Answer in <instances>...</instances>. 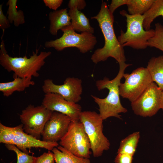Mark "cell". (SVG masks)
Instances as JSON below:
<instances>
[{
  "label": "cell",
  "instance_id": "cell-15",
  "mask_svg": "<svg viewBox=\"0 0 163 163\" xmlns=\"http://www.w3.org/2000/svg\"><path fill=\"white\" fill-rule=\"evenodd\" d=\"M49 19L50 21L49 32L53 35H56L59 29L71 25V18L66 8L50 12Z\"/></svg>",
  "mask_w": 163,
  "mask_h": 163
},
{
  "label": "cell",
  "instance_id": "cell-31",
  "mask_svg": "<svg viewBox=\"0 0 163 163\" xmlns=\"http://www.w3.org/2000/svg\"><path fill=\"white\" fill-rule=\"evenodd\" d=\"M45 5L50 9L56 11L60 6L63 1L62 0H43Z\"/></svg>",
  "mask_w": 163,
  "mask_h": 163
},
{
  "label": "cell",
  "instance_id": "cell-5",
  "mask_svg": "<svg viewBox=\"0 0 163 163\" xmlns=\"http://www.w3.org/2000/svg\"><path fill=\"white\" fill-rule=\"evenodd\" d=\"M0 142L15 145L22 151L28 154L27 150L32 148H41L52 151L59 145L57 142H49L37 139L26 133L21 124L14 127L5 126L0 123Z\"/></svg>",
  "mask_w": 163,
  "mask_h": 163
},
{
  "label": "cell",
  "instance_id": "cell-2",
  "mask_svg": "<svg viewBox=\"0 0 163 163\" xmlns=\"http://www.w3.org/2000/svg\"><path fill=\"white\" fill-rule=\"evenodd\" d=\"M119 70L116 77L110 80L107 77L96 82V85L99 91L105 88L109 90L107 96L104 98H100L91 95L95 102L98 105L99 114L104 120L110 117H114L121 119V113H126L127 109L122 105L120 100L119 86L120 81L123 78L126 68L132 65L122 62L119 64Z\"/></svg>",
  "mask_w": 163,
  "mask_h": 163
},
{
  "label": "cell",
  "instance_id": "cell-27",
  "mask_svg": "<svg viewBox=\"0 0 163 163\" xmlns=\"http://www.w3.org/2000/svg\"><path fill=\"white\" fill-rule=\"evenodd\" d=\"M133 156L126 154H117L115 158V163H132Z\"/></svg>",
  "mask_w": 163,
  "mask_h": 163
},
{
  "label": "cell",
  "instance_id": "cell-11",
  "mask_svg": "<svg viewBox=\"0 0 163 163\" xmlns=\"http://www.w3.org/2000/svg\"><path fill=\"white\" fill-rule=\"evenodd\" d=\"M162 91L156 83L152 82L137 99L131 103L134 113L144 117L155 115L161 109Z\"/></svg>",
  "mask_w": 163,
  "mask_h": 163
},
{
  "label": "cell",
  "instance_id": "cell-21",
  "mask_svg": "<svg viewBox=\"0 0 163 163\" xmlns=\"http://www.w3.org/2000/svg\"><path fill=\"white\" fill-rule=\"evenodd\" d=\"M143 15V26L146 30L150 29L151 25L157 17L163 18V0H155L149 9Z\"/></svg>",
  "mask_w": 163,
  "mask_h": 163
},
{
  "label": "cell",
  "instance_id": "cell-30",
  "mask_svg": "<svg viewBox=\"0 0 163 163\" xmlns=\"http://www.w3.org/2000/svg\"><path fill=\"white\" fill-rule=\"evenodd\" d=\"M3 4L0 5V28L3 30L10 27V22L4 14L2 10Z\"/></svg>",
  "mask_w": 163,
  "mask_h": 163
},
{
  "label": "cell",
  "instance_id": "cell-1",
  "mask_svg": "<svg viewBox=\"0 0 163 163\" xmlns=\"http://www.w3.org/2000/svg\"><path fill=\"white\" fill-rule=\"evenodd\" d=\"M91 18L97 21L105 40L104 46L96 50L91 56V59L92 62L96 64L111 57L119 64L125 62L126 58L123 47L118 42L114 31V17L110 13L106 2H102L98 14Z\"/></svg>",
  "mask_w": 163,
  "mask_h": 163
},
{
  "label": "cell",
  "instance_id": "cell-7",
  "mask_svg": "<svg viewBox=\"0 0 163 163\" xmlns=\"http://www.w3.org/2000/svg\"><path fill=\"white\" fill-rule=\"evenodd\" d=\"M61 30L63 32L62 36L46 42L44 44L46 47H53L58 51H61L66 48L75 47L84 53L92 50L97 43L96 37L93 34L85 32L79 34L69 27Z\"/></svg>",
  "mask_w": 163,
  "mask_h": 163
},
{
  "label": "cell",
  "instance_id": "cell-23",
  "mask_svg": "<svg viewBox=\"0 0 163 163\" xmlns=\"http://www.w3.org/2000/svg\"><path fill=\"white\" fill-rule=\"evenodd\" d=\"M17 0H9L6 4V5L8 6V19L10 24L13 22L16 27L23 24L25 22L23 11L21 10H17Z\"/></svg>",
  "mask_w": 163,
  "mask_h": 163
},
{
  "label": "cell",
  "instance_id": "cell-12",
  "mask_svg": "<svg viewBox=\"0 0 163 163\" xmlns=\"http://www.w3.org/2000/svg\"><path fill=\"white\" fill-rule=\"evenodd\" d=\"M42 88L45 94L54 93L58 94L66 100L77 103L81 99L82 91V81L74 77H68L62 85L55 84L52 80L45 79Z\"/></svg>",
  "mask_w": 163,
  "mask_h": 163
},
{
  "label": "cell",
  "instance_id": "cell-29",
  "mask_svg": "<svg viewBox=\"0 0 163 163\" xmlns=\"http://www.w3.org/2000/svg\"><path fill=\"white\" fill-rule=\"evenodd\" d=\"M128 0H112L110 5L109 6L108 9L111 15H113L115 10L119 7L126 5Z\"/></svg>",
  "mask_w": 163,
  "mask_h": 163
},
{
  "label": "cell",
  "instance_id": "cell-14",
  "mask_svg": "<svg viewBox=\"0 0 163 163\" xmlns=\"http://www.w3.org/2000/svg\"><path fill=\"white\" fill-rule=\"evenodd\" d=\"M42 104L53 112H59L69 116L72 120L79 121V115L82 112L81 106L66 100L58 94H45Z\"/></svg>",
  "mask_w": 163,
  "mask_h": 163
},
{
  "label": "cell",
  "instance_id": "cell-32",
  "mask_svg": "<svg viewBox=\"0 0 163 163\" xmlns=\"http://www.w3.org/2000/svg\"><path fill=\"white\" fill-rule=\"evenodd\" d=\"M160 108L163 110V91H162V97L161 101Z\"/></svg>",
  "mask_w": 163,
  "mask_h": 163
},
{
  "label": "cell",
  "instance_id": "cell-26",
  "mask_svg": "<svg viewBox=\"0 0 163 163\" xmlns=\"http://www.w3.org/2000/svg\"><path fill=\"white\" fill-rule=\"evenodd\" d=\"M55 161L54 153L48 151L39 157H35L33 163H54Z\"/></svg>",
  "mask_w": 163,
  "mask_h": 163
},
{
  "label": "cell",
  "instance_id": "cell-19",
  "mask_svg": "<svg viewBox=\"0 0 163 163\" xmlns=\"http://www.w3.org/2000/svg\"><path fill=\"white\" fill-rule=\"evenodd\" d=\"M52 150L56 163H90L89 158H80L59 145Z\"/></svg>",
  "mask_w": 163,
  "mask_h": 163
},
{
  "label": "cell",
  "instance_id": "cell-4",
  "mask_svg": "<svg viewBox=\"0 0 163 163\" xmlns=\"http://www.w3.org/2000/svg\"><path fill=\"white\" fill-rule=\"evenodd\" d=\"M120 14L126 18L127 29L125 32L121 30L117 38L120 44L123 47H130L137 50L144 49L148 46V41L155 34V30H146L143 26V15H130L124 10Z\"/></svg>",
  "mask_w": 163,
  "mask_h": 163
},
{
  "label": "cell",
  "instance_id": "cell-22",
  "mask_svg": "<svg viewBox=\"0 0 163 163\" xmlns=\"http://www.w3.org/2000/svg\"><path fill=\"white\" fill-rule=\"evenodd\" d=\"M155 0H128L126 4L130 15H143L150 8Z\"/></svg>",
  "mask_w": 163,
  "mask_h": 163
},
{
  "label": "cell",
  "instance_id": "cell-10",
  "mask_svg": "<svg viewBox=\"0 0 163 163\" xmlns=\"http://www.w3.org/2000/svg\"><path fill=\"white\" fill-rule=\"evenodd\" d=\"M53 112L42 104L36 107L28 106L19 114L24 131L40 140L45 125Z\"/></svg>",
  "mask_w": 163,
  "mask_h": 163
},
{
  "label": "cell",
  "instance_id": "cell-6",
  "mask_svg": "<svg viewBox=\"0 0 163 163\" xmlns=\"http://www.w3.org/2000/svg\"><path fill=\"white\" fill-rule=\"evenodd\" d=\"M79 120L83 123L89 138L93 156H101L110 146L109 141L103 133V120L95 111H85L80 113Z\"/></svg>",
  "mask_w": 163,
  "mask_h": 163
},
{
  "label": "cell",
  "instance_id": "cell-17",
  "mask_svg": "<svg viewBox=\"0 0 163 163\" xmlns=\"http://www.w3.org/2000/svg\"><path fill=\"white\" fill-rule=\"evenodd\" d=\"M13 77L14 80L12 81L0 83V91L4 96L9 97L16 91H23L26 88L35 84L34 82L31 81L32 77Z\"/></svg>",
  "mask_w": 163,
  "mask_h": 163
},
{
  "label": "cell",
  "instance_id": "cell-13",
  "mask_svg": "<svg viewBox=\"0 0 163 163\" xmlns=\"http://www.w3.org/2000/svg\"><path fill=\"white\" fill-rule=\"evenodd\" d=\"M72 121L69 116L60 113L53 112L46 123L42 134V140L57 142L67 132Z\"/></svg>",
  "mask_w": 163,
  "mask_h": 163
},
{
  "label": "cell",
  "instance_id": "cell-9",
  "mask_svg": "<svg viewBox=\"0 0 163 163\" xmlns=\"http://www.w3.org/2000/svg\"><path fill=\"white\" fill-rule=\"evenodd\" d=\"M124 83L119 86L120 95L128 99L131 103L135 101L153 82L149 73L145 68H137L131 73H124Z\"/></svg>",
  "mask_w": 163,
  "mask_h": 163
},
{
  "label": "cell",
  "instance_id": "cell-16",
  "mask_svg": "<svg viewBox=\"0 0 163 163\" xmlns=\"http://www.w3.org/2000/svg\"><path fill=\"white\" fill-rule=\"evenodd\" d=\"M68 13L71 22V25L68 27L79 32L93 34L94 28L91 26L89 19L83 13L75 8L69 9Z\"/></svg>",
  "mask_w": 163,
  "mask_h": 163
},
{
  "label": "cell",
  "instance_id": "cell-3",
  "mask_svg": "<svg viewBox=\"0 0 163 163\" xmlns=\"http://www.w3.org/2000/svg\"><path fill=\"white\" fill-rule=\"evenodd\" d=\"M2 37L0 46V64L2 66L9 72H13V77H38V72L44 65L45 59L51 55V52H41L38 54V50L36 49L29 58L26 55L23 57H11L7 53Z\"/></svg>",
  "mask_w": 163,
  "mask_h": 163
},
{
  "label": "cell",
  "instance_id": "cell-28",
  "mask_svg": "<svg viewBox=\"0 0 163 163\" xmlns=\"http://www.w3.org/2000/svg\"><path fill=\"white\" fill-rule=\"evenodd\" d=\"M86 5L84 0H70L68 3V7L69 9L75 8L80 11L85 8Z\"/></svg>",
  "mask_w": 163,
  "mask_h": 163
},
{
  "label": "cell",
  "instance_id": "cell-25",
  "mask_svg": "<svg viewBox=\"0 0 163 163\" xmlns=\"http://www.w3.org/2000/svg\"><path fill=\"white\" fill-rule=\"evenodd\" d=\"M5 145L8 150L13 151L16 153L17 158V163H33L34 157L22 151L14 145L5 144Z\"/></svg>",
  "mask_w": 163,
  "mask_h": 163
},
{
  "label": "cell",
  "instance_id": "cell-18",
  "mask_svg": "<svg viewBox=\"0 0 163 163\" xmlns=\"http://www.w3.org/2000/svg\"><path fill=\"white\" fill-rule=\"evenodd\" d=\"M153 82L163 91V56L152 57L146 67Z\"/></svg>",
  "mask_w": 163,
  "mask_h": 163
},
{
  "label": "cell",
  "instance_id": "cell-8",
  "mask_svg": "<svg viewBox=\"0 0 163 163\" xmlns=\"http://www.w3.org/2000/svg\"><path fill=\"white\" fill-rule=\"evenodd\" d=\"M59 144L79 157L89 158L91 154L89 138L83 123L79 121H72Z\"/></svg>",
  "mask_w": 163,
  "mask_h": 163
},
{
  "label": "cell",
  "instance_id": "cell-24",
  "mask_svg": "<svg viewBox=\"0 0 163 163\" xmlns=\"http://www.w3.org/2000/svg\"><path fill=\"white\" fill-rule=\"evenodd\" d=\"M154 35L148 41V46L155 47L163 52V25L160 23L155 24Z\"/></svg>",
  "mask_w": 163,
  "mask_h": 163
},
{
  "label": "cell",
  "instance_id": "cell-20",
  "mask_svg": "<svg viewBox=\"0 0 163 163\" xmlns=\"http://www.w3.org/2000/svg\"><path fill=\"white\" fill-rule=\"evenodd\" d=\"M140 137L139 132H136L128 135L120 142L117 154L123 153L133 155Z\"/></svg>",
  "mask_w": 163,
  "mask_h": 163
}]
</instances>
